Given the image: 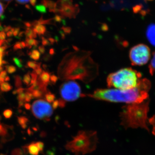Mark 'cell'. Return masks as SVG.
Masks as SVG:
<instances>
[{
    "label": "cell",
    "instance_id": "cell-36",
    "mask_svg": "<svg viewBox=\"0 0 155 155\" xmlns=\"http://www.w3.org/2000/svg\"><path fill=\"white\" fill-rule=\"evenodd\" d=\"M20 29L19 28H14V32H13V35L14 36H17L18 35L19 32H20Z\"/></svg>",
    "mask_w": 155,
    "mask_h": 155
},
{
    "label": "cell",
    "instance_id": "cell-18",
    "mask_svg": "<svg viewBox=\"0 0 155 155\" xmlns=\"http://www.w3.org/2000/svg\"><path fill=\"white\" fill-rule=\"evenodd\" d=\"M14 84L16 88L22 87V78L19 75H16L14 76Z\"/></svg>",
    "mask_w": 155,
    "mask_h": 155
},
{
    "label": "cell",
    "instance_id": "cell-43",
    "mask_svg": "<svg viewBox=\"0 0 155 155\" xmlns=\"http://www.w3.org/2000/svg\"><path fill=\"white\" fill-rule=\"evenodd\" d=\"M49 41L47 40L46 39L44 38H42V44L43 46L47 45L48 44Z\"/></svg>",
    "mask_w": 155,
    "mask_h": 155
},
{
    "label": "cell",
    "instance_id": "cell-50",
    "mask_svg": "<svg viewBox=\"0 0 155 155\" xmlns=\"http://www.w3.org/2000/svg\"><path fill=\"white\" fill-rule=\"evenodd\" d=\"M36 0H30L29 2H30V4H31V5L35 6V4H36Z\"/></svg>",
    "mask_w": 155,
    "mask_h": 155
},
{
    "label": "cell",
    "instance_id": "cell-34",
    "mask_svg": "<svg viewBox=\"0 0 155 155\" xmlns=\"http://www.w3.org/2000/svg\"><path fill=\"white\" fill-rule=\"evenodd\" d=\"M142 6L141 5H136L133 8L134 12V13H137L140 11H141Z\"/></svg>",
    "mask_w": 155,
    "mask_h": 155
},
{
    "label": "cell",
    "instance_id": "cell-41",
    "mask_svg": "<svg viewBox=\"0 0 155 155\" xmlns=\"http://www.w3.org/2000/svg\"><path fill=\"white\" fill-rule=\"evenodd\" d=\"M58 77L55 76V75H52L50 76V80L53 83H55L58 80Z\"/></svg>",
    "mask_w": 155,
    "mask_h": 155
},
{
    "label": "cell",
    "instance_id": "cell-2",
    "mask_svg": "<svg viewBox=\"0 0 155 155\" xmlns=\"http://www.w3.org/2000/svg\"><path fill=\"white\" fill-rule=\"evenodd\" d=\"M148 99L143 102L129 104L123 108L121 112V124L126 128L142 127L148 130L147 114Z\"/></svg>",
    "mask_w": 155,
    "mask_h": 155
},
{
    "label": "cell",
    "instance_id": "cell-32",
    "mask_svg": "<svg viewBox=\"0 0 155 155\" xmlns=\"http://www.w3.org/2000/svg\"><path fill=\"white\" fill-rule=\"evenodd\" d=\"M25 92L21 93L19 94L17 96V99L18 101H25Z\"/></svg>",
    "mask_w": 155,
    "mask_h": 155
},
{
    "label": "cell",
    "instance_id": "cell-13",
    "mask_svg": "<svg viewBox=\"0 0 155 155\" xmlns=\"http://www.w3.org/2000/svg\"><path fill=\"white\" fill-rule=\"evenodd\" d=\"M26 38H35L37 37V34L33 30V28H26L25 32Z\"/></svg>",
    "mask_w": 155,
    "mask_h": 155
},
{
    "label": "cell",
    "instance_id": "cell-53",
    "mask_svg": "<svg viewBox=\"0 0 155 155\" xmlns=\"http://www.w3.org/2000/svg\"><path fill=\"white\" fill-rule=\"evenodd\" d=\"M1 1H3V2H5L9 4V3L11 2L12 0H1Z\"/></svg>",
    "mask_w": 155,
    "mask_h": 155
},
{
    "label": "cell",
    "instance_id": "cell-21",
    "mask_svg": "<svg viewBox=\"0 0 155 155\" xmlns=\"http://www.w3.org/2000/svg\"><path fill=\"white\" fill-rule=\"evenodd\" d=\"M28 119L24 116L18 117V122L22 127H25L26 126V123L28 122Z\"/></svg>",
    "mask_w": 155,
    "mask_h": 155
},
{
    "label": "cell",
    "instance_id": "cell-6",
    "mask_svg": "<svg viewBox=\"0 0 155 155\" xmlns=\"http://www.w3.org/2000/svg\"><path fill=\"white\" fill-rule=\"evenodd\" d=\"M31 108L32 114L37 119L48 121L53 115L52 106L47 101L43 99L35 101Z\"/></svg>",
    "mask_w": 155,
    "mask_h": 155
},
{
    "label": "cell",
    "instance_id": "cell-35",
    "mask_svg": "<svg viewBox=\"0 0 155 155\" xmlns=\"http://www.w3.org/2000/svg\"><path fill=\"white\" fill-rule=\"evenodd\" d=\"M6 36L7 35L5 31H0V40H5L6 38Z\"/></svg>",
    "mask_w": 155,
    "mask_h": 155
},
{
    "label": "cell",
    "instance_id": "cell-3",
    "mask_svg": "<svg viewBox=\"0 0 155 155\" xmlns=\"http://www.w3.org/2000/svg\"><path fill=\"white\" fill-rule=\"evenodd\" d=\"M98 142L96 131L80 130L66 143L65 148L74 155H84L94 151Z\"/></svg>",
    "mask_w": 155,
    "mask_h": 155
},
{
    "label": "cell",
    "instance_id": "cell-9",
    "mask_svg": "<svg viewBox=\"0 0 155 155\" xmlns=\"http://www.w3.org/2000/svg\"><path fill=\"white\" fill-rule=\"evenodd\" d=\"M146 36L150 43L155 47V24H151L148 26Z\"/></svg>",
    "mask_w": 155,
    "mask_h": 155
},
{
    "label": "cell",
    "instance_id": "cell-25",
    "mask_svg": "<svg viewBox=\"0 0 155 155\" xmlns=\"http://www.w3.org/2000/svg\"><path fill=\"white\" fill-rule=\"evenodd\" d=\"M34 98V97L31 92L25 91V102H29Z\"/></svg>",
    "mask_w": 155,
    "mask_h": 155
},
{
    "label": "cell",
    "instance_id": "cell-15",
    "mask_svg": "<svg viewBox=\"0 0 155 155\" xmlns=\"http://www.w3.org/2000/svg\"><path fill=\"white\" fill-rule=\"evenodd\" d=\"M0 89L2 92H8L13 89V87L8 82H2L0 83Z\"/></svg>",
    "mask_w": 155,
    "mask_h": 155
},
{
    "label": "cell",
    "instance_id": "cell-23",
    "mask_svg": "<svg viewBox=\"0 0 155 155\" xmlns=\"http://www.w3.org/2000/svg\"><path fill=\"white\" fill-rule=\"evenodd\" d=\"M45 98L47 101L51 103L53 102L54 101L55 97L54 95L49 93L46 94L45 95Z\"/></svg>",
    "mask_w": 155,
    "mask_h": 155
},
{
    "label": "cell",
    "instance_id": "cell-30",
    "mask_svg": "<svg viewBox=\"0 0 155 155\" xmlns=\"http://www.w3.org/2000/svg\"><path fill=\"white\" fill-rule=\"evenodd\" d=\"M7 76V72L6 70H3L0 72V83L5 81V78Z\"/></svg>",
    "mask_w": 155,
    "mask_h": 155
},
{
    "label": "cell",
    "instance_id": "cell-33",
    "mask_svg": "<svg viewBox=\"0 0 155 155\" xmlns=\"http://www.w3.org/2000/svg\"><path fill=\"white\" fill-rule=\"evenodd\" d=\"M8 47L5 45H3V46L0 47V55L3 57L5 55V52L6 50L7 49Z\"/></svg>",
    "mask_w": 155,
    "mask_h": 155
},
{
    "label": "cell",
    "instance_id": "cell-1",
    "mask_svg": "<svg viewBox=\"0 0 155 155\" xmlns=\"http://www.w3.org/2000/svg\"><path fill=\"white\" fill-rule=\"evenodd\" d=\"M151 84L148 79L142 78L139 84L129 90L109 89L97 90L88 96L97 100L115 103L132 104L143 102L148 99V92Z\"/></svg>",
    "mask_w": 155,
    "mask_h": 155
},
{
    "label": "cell",
    "instance_id": "cell-48",
    "mask_svg": "<svg viewBox=\"0 0 155 155\" xmlns=\"http://www.w3.org/2000/svg\"><path fill=\"white\" fill-rule=\"evenodd\" d=\"M4 28L3 31H5V32H8L12 28L11 26H5L4 28Z\"/></svg>",
    "mask_w": 155,
    "mask_h": 155
},
{
    "label": "cell",
    "instance_id": "cell-40",
    "mask_svg": "<svg viewBox=\"0 0 155 155\" xmlns=\"http://www.w3.org/2000/svg\"><path fill=\"white\" fill-rule=\"evenodd\" d=\"M14 28H12L11 30L9 31H8L7 32L6 35L8 37H11L13 35V32H14Z\"/></svg>",
    "mask_w": 155,
    "mask_h": 155
},
{
    "label": "cell",
    "instance_id": "cell-51",
    "mask_svg": "<svg viewBox=\"0 0 155 155\" xmlns=\"http://www.w3.org/2000/svg\"><path fill=\"white\" fill-rule=\"evenodd\" d=\"M2 65V57L0 55V67Z\"/></svg>",
    "mask_w": 155,
    "mask_h": 155
},
{
    "label": "cell",
    "instance_id": "cell-58",
    "mask_svg": "<svg viewBox=\"0 0 155 155\" xmlns=\"http://www.w3.org/2000/svg\"><path fill=\"white\" fill-rule=\"evenodd\" d=\"M0 155H3V154H1Z\"/></svg>",
    "mask_w": 155,
    "mask_h": 155
},
{
    "label": "cell",
    "instance_id": "cell-46",
    "mask_svg": "<svg viewBox=\"0 0 155 155\" xmlns=\"http://www.w3.org/2000/svg\"><path fill=\"white\" fill-rule=\"evenodd\" d=\"M4 11V8L2 3L0 2V17L2 15Z\"/></svg>",
    "mask_w": 155,
    "mask_h": 155
},
{
    "label": "cell",
    "instance_id": "cell-47",
    "mask_svg": "<svg viewBox=\"0 0 155 155\" xmlns=\"http://www.w3.org/2000/svg\"><path fill=\"white\" fill-rule=\"evenodd\" d=\"M24 107L26 110H29L31 108V106L29 103H25L24 104Z\"/></svg>",
    "mask_w": 155,
    "mask_h": 155
},
{
    "label": "cell",
    "instance_id": "cell-44",
    "mask_svg": "<svg viewBox=\"0 0 155 155\" xmlns=\"http://www.w3.org/2000/svg\"><path fill=\"white\" fill-rule=\"evenodd\" d=\"M16 1L19 4H25L29 2L30 0H16Z\"/></svg>",
    "mask_w": 155,
    "mask_h": 155
},
{
    "label": "cell",
    "instance_id": "cell-49",
    "mask_svg": "<svg viewBox=\"0 0 155 155\" xmlns=\"http://www.w3.org/2000/svg\"><path fill=\"white\" fill-rule=\"evenodd\" d=\"M25 104V101H18V106L19 107H22Z\"/></svg>",
    "mask_w": 155,
    "mask_h": 155
},
{
    "label": "cell",
    "instance_id": "cell-39",
    "mask_svg": "<svg viewBox=\"0 0 155 155\" xmlns=\"http://www.w3.org/2000/svg\"><path fill=\"white\" fill-rule=\"evenodd\" d=\"M12 155H22V152L19 149H17L14 150V151L12 152Z\"/></svg>",
    "mask_w": 155,
    "mask_h": 155
},
{
    "label": "cell",
    "instance_id": "cell-52",
    "mask_svg": "<svg viewBox=\"0 0 155 155\" xmlns=\"http://www.w3.org/2000/svg\"><path fill=\"white\" fill-rule=\"evenodd\" d=\"M10 80V77H9V76H8V75H7V76H6V77L5 78V81H6V82H7V81H8Z\"/></svg>",
    "mask_w": 155,
    "mask_h": 155
},
{
    "label": "cell",
    "instance_id": "cell-4",
    "mask_svg": "<svg viewBox=\"0 0 155 155\" xmlns=\"http://www.w3.org/2000/svg\"><path fill=\"white\" fill-rule=\"evenodd\" d=\"M141 77L140 72L131 68H124L110 74L107 78V84L109 87L123 90L130 89L138 86Z\"/></svg>",
    "mask_w": 155,
    "mask_h": 155
},
{
    "label": "cell",
    "instance_id": "cell-16",
    "mask_svg": "<svg viewBox=\"0 0 155 155\" xmlns=\"http://www.w3.org/2000/svg\"><path fill=\"white\" fill-rule=\"evenodd\" d=\"M149 69L151 75H153L155 72V51L153 54L152 59L149 66Z\"/></svg>",
    "mask_w": 155,
    "mask_h": 155
},
{
    "label": "cell",
    "instance_id": "cell-5",
    "mask_svg": "<svg viewBox=\"0 0 155 155\" xmlns=\"http://www.w3.org/2000/svg\"><path fill=\"white\" fill-rule=\"evenodd\" d=\"M129 58L132 65L143 66L147 64L150 59V50L146 45H136L130 50Z\"/></svg>",
    "mask_w": 155,
    "mask_h": 155
},
{
    "label": "cell",
    "instance_id": "cell-55",
    "mask_svg": "<svg viewBox=\"0 0 155 155\" xmlns=\"http://www.w3.org/2000/svg\"><path fill=\"white\" fill-rule=\"evenodd\" d=\"M1 119H2V116H0V121H1Z\"/></svg>",
    "mask_w": 155,
    "mask_h": 155
},
{
    "label": "cell",
    "instance_id": "cell-42",
    "mask_svg": "<svg viewBox=\"0 0 155 155\" xmlns=\"http://www.w3.org/2000/svg\"><path fill=\"white\" fill-rule=\"evenodd\" d=\"M35 72L36 73L37 75H40L43 72L42 69L41 67H39V68L35 70Z\"/></svg>",
    "mask_w": 155,
    "mask_h": 155
},
{
    "label": "cell",
    "instance_id": "cell-14",
    "mask_svg": "<svg viewBox=\"0 0 155 155\" xmlns=\"http://www.w3.org/2000/svg\"><path fill=\"white\" fill-rule=\"evenodd\" d=\"M28 56L31 59L35 61H38L40 58L41 54L39 51L37 50H33L28 53Z\"/></svg>",
    "mask_w": 155,
    "mask_h": 155
},
{
    "label": "cell",
    "instance_id": "cell-20",
    "mask_svg": "<svg viewBox=\"0 0 155 155\" xmlns=\"http://www.w3.org/2000/svg\"><path fill=\"white\" fill-rule=\"evenodd\" d=\"M26 47V45L24 41H17L14 44V50L16 51L18 50H21L25 48Z\"/></svg>",
    "mask_w": 155,
    "mask_h": 155
},
{
    "label": "cell",
    "instance_id": "cell-17",
    "mask_svg": "<svg viewBox=\"0 0 155 155\" xmlns=\"http://www.w3.org/2000/svg\"><path fill=\"white\" fill-rule=\"evenodd\" d=\"M41 65V63H38V62L32 61H28L26 64V66L27 67L34 69V70H35L39 67H40Z\"/></svg>",
    "mask_w": 155,
    "mask_h": 155
},
{
    "label": "cell",
    "instance_id": "cell-22",
    "mask_svg": "<svg viewBox=\"0 0 155 155\" xmlns=\"http://www.w3.org/2000/svg\"><path fill=\"white\" fill-rule=\"evenodd\" d=\"M5 67L6 71L9 74H13L17 71V68L13 65H7Z\"/></svg>",
    "mask_w": 155,
    "mask_h": 155
},
{
    "label": "cell",
    "instance_id": "cell-10",
    "mask_svg": "<svg viewBox=\"0 0 155 155\" xmlns=\"http://www.w3.org/2000/svg\"><path fill=\"white\" fill-rule=\"evenodd\" d=\"M39 80L40 81L43 83L48 84L50 80V75L48 72L43 71L41 74L40 75Z\"/></svg>",
    "mask_w": 155,
    "mask_h": 155
},
{
    "label": "cell",
    "instance_id": "cell-26",
    "mask_svg": "<svg viewBox=\"0 0 155 155\" xmlns=\"http://www.w3.org/2000/svg\"><path fill=\"white\" fill-rule=\"evenodd\" d=\"M31 92L32 95H33L34 97L36 98H37L41 97H42L43 94L44 93L43 92L40 90H38L33 91Z\"/></svg>",
    "mask_w": 155,
    "mask_h": 155
},
{
    "label": "cell",
    "instance_id": "cell-8",
    "mask_svg": "<svg viewBox=\"0 0 155 155\" xmlns=\"http://www.w3.org/2000/svg\"><path fill=\"white\" fill-rule=\"evenodd\" d=\"M44 144L41 142H32L28 145L26 148L27 150L31 155H38L43 150Z\"/></svg>",
    "mask_w": 155,
    "mask_h": 155
},
{
    "label": "cell",
    "instance_id": "cell-37",
    "mask_svg": "<svg viewBox=\"0 0 155 155\" xmlns=\"http://www.w3.org/2000/svg\"><path fill=\"white\" fill-rule=\"evenodd\" d=\"M59 107V100H56L53 102L52 104V107L53 109H55L56 108Z\"/></svg>",
    "mask_w": 155,
    "mask_h": 155
},
{
    "label": "cell",
    "instance_id": "cell-11",
    "mask_svg": "<svg viewBox=\"0 0 155 155\" xmlns=\"http://www.w3.org/2000/svg\"><path fill=\"white\" fill-rule=\"evenodd\" d=\"M33 29L35 32L39 35L44 34L46 31L45 27L42 24H37L34 25Z\"/></svg>",
    "mask_w": 155,
    "mask_h": 155
},
{
    "label": "cell",
    "instance_id": "cell-24",
    "mask_svg": "<svg viewBox=\"0 0 155 155\" xmlns=\"http://www.w3.org/2000/svg\"><path fill=\"white\" fill-rule=\"evenodd\" d=\"M148 122L152 126V133L155 135V114L148 119Z\"/></svg>",
    "mask_w": 155,
    "mask_h": 155
},
{
    "label": "cell",
    "instance_id": "cell-19",
    "mask_svg": "<svg viewBox=\"0 0 155 155\" xmlns=\"http://www.w3.org/2000/svg\"><path fill=\"white\" fill-rule=\"evenodd\" d=\"M31 81V76L30 72L25 74L23 76L22 81L25 85L27 86H30Z\"/></svg>",
    "mask_w": 155,
    "mask_h": 155
},
{
    "label": "cell",
    "instance_id": "cell-45",
    "mask_svg": "<svg viewBox=\"0 0 155 155\" xmlns=\"http://www.w3.org/2000/svg\"><path fill=\"white\" fill-rule=\"evenodd\" d=\"M39 51L40 52L41 54H44L45 52V48L43 46H40L38 47Z\"/></svg>",
    "mask_w": 155,
    "mask_h": 155
},
{
    "label": "cell",
    "instance_id": "cell-38",
    "mask_svg": "<svg viewBox=\"0 0 155 155\" xmlns=\"http://www.w3.org/2000/svg\"><path fill=\"white\" fill-rule=\"evenodd\" d=\"M6 131L5 128L2 125H0V134L4 135V134H5Z\"/></svg>",
    "mask_w": 155,
    "mask_h": 155
},
{
    "label": "cell",
    "instance_id": "cell-12",
    "mask_svg": "<svg viewBox=\"0 0 155 155\" xmlns=\"http://www.w3.org/2000/svg\"><path fill=\"white\" fill-rule=\"evenodd\" d=\"M26 47L28 49L31 48L32 47H36L38 42L34 38H26L25 41Z\"/></svg>",
    "mask_w": 155,
    "mask_h": 155
},
{
    "label": "cell",
    "instance_id": "cell-28",
    "mask_svg": "<svg viewBox=\"0 0 155 155\" xmlns=\"http://www.w3.org/2000/svg\"><path fill=\"white\" fill-rule=\"evenodd\" d=\"M13 61H14V63H15L16 66H17L18 68H22V67H23L22 61L21 59L15 57V58H13Z\"/></svg>",
    "mask_w": 155,
    "mask_h": 155
},
{
    "label": "cell",
    "instance_id": "cell-29",
    "mask_svg": "<svg viewBox=\"0 0 155 155\" xmlns=\"http://www.w3.org/2000/svg\"><path fill=\"white\" fill-rule=\"evenodd\" d=\"M31 81L30 85H32L35 83L38 80V75L34 71L31 72Z\"/></svg>",
    "mask_w": 155,
    "mask_h": 155
},
{
    "label": "cell",
    "instance_id": "cell-31",
    "mask_svg": "<svg viewBox=\"0 0 155 155\" xmlns=\"http://www.w3.org/2000/svg\"><path fill=\"white\" fill-rule=\"evenodd\" d=\"M25 91H26V89H25V88L20 87V88L14 90V91H13V94L14 95L18 94H19L21 93L24 92Z\"/></svg>",
    "mask_w": 155,
    "mask_h": 155
},
{
    "label": "cell",
    "instance_id": "cell-27",
    "mask_svg": "<svg viewBox=\"0 0 155 155\" xmlns=\"http://www.w3.org/2000/svg\"><path fill=\"white\" fill-rule=\"evenodd\" d=\"M13 115V111L11 109H6L3 112V115L6 119H10Z\"/></svg>",
    "mask_w": 155,
    "mask_h": 155
},
{
    "label": "cell",
    "instance_id": "cell-54",
    "mask_svg": "<svg viewBox=\"0 0 155 155\" xmlns=\"http://www.w3.org/2000/svg\"><path fill=\"white\" fill-rule=\"evenodd\" d=\"M4 41L1 40H0V47L2 46V45H3V42H4Z\"/></svg>",
    "mask_w": 155,
    "mask_h": 155
},
{
    "label": "cell",
    "instance_id": "cell-56",
    "mask_svg": "<svg viewBox=\"0 0 155 155\" xmlns=\"http://www.w3.org/2000/svg\"><path fill=\"white\" fill-rule=\"evenodd\" d=\"M1 26H1V23H0V27H1Z\"/></svg>",
    "mask_w": 155,
    "mask_h": 155
},
{
    "label": "cell",
    "instance_id": "cell-57",
    "mask_svg": "<svg viewBox=\"0 0 155 155\" xmlns=\"http://www.w3.org/2000/svg\"><path fill=\"white\" fill-rule=\"evenodd\" d=\"M147 1H153V0H147Z\"/></svg>",
    "mask_w": 155,
    "mask_h": 155
},
{
    "label": "cell",
    "instance_id": "cell-7",
    "mask_svg": "<svg viewBox=\"0 0 155 155\" xmlns=\"http://www.w3.org/2000/svg\"><path fill=\"white\" fill-rule=\"evenodd\" d=\"M60 91L63 99L67 101H73L78 99L81 93L79 84L73 81L63 84L60 87Z\"/></svg>",
    "mask_w": 155,
    "mask_h": 155
}]
</instances>
